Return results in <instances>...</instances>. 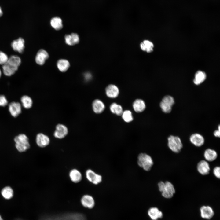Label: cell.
Here are the masks:
<instances>
[{
	"label": "cell",
	"mask_w": 220,
	"mask_h": 220,
	"mask_svg": "<svg viewBox=\"0 0 220 220\" xmlns=\"http://www.w3.org/2000/svg\"><path fill=\"white\" fill-rule=\"evenodd\" d=\"M220 126L219 125L218 127V130H215L214 133V135L216 137H220Z\"/></svg>",
	"instance_id": "d590c367"
},
{
	"label": "cell",
	"mask_w": 220,
	"mask_h": 220,
	"mask_svg": "<svg viewBox=\"0 0 220 220\" xmlns=\"http://www.w3.org/2000/svg\"><path fill=\"white\" fill-rule=\"evenodd\" d=\"M8 103L6 97L4 95H0V106H5L7 105Z\"/></svg>",
	"instance_id": "836d02e7"
},
{
	"label": "cell",
	"mask_w": 220,
	"mask_h": 220,
	"mask_svg": "<svg viewBox=\"0 0 220 220\" xmlns=\"http://www.w3.org/2000/svg\"><path fill=\"white\" fill-rule=\"evenodd\" d=\"M148 214L152 220H157L158 218H161L163 216L162 212L156 207L150 208L148 210Z\"/></svg>",
	"instance_id": "44dd1931"
},
{
	"label": "cell",
	"mask_w": 220,
	"mask_h": 220,
	"mask_svg": "<svg viewBox=\"0 0 220 220\" xmlns=\"http://www.w3.org/2000/svg\"><path fill=\"white\" fill-rule=\"evenodd\" d=\"M15 147L20 152H24L29 148L30 145L28 137L21 134L15 137L14 139Z\"/></svg>",
	"instance_id": "3957f363"
},
{
	"label": "cell",
	"mask_w": 220,
	"mask_h": 220,
	"mask_svg": "<svg viewBox=\"0 0 220 220\" xmlns=\"http://www.w3.org/2000/svg\"><path fill=\"white\" fill-rule=\"evenodd\" d=\"M92 105L93 111L97 114L102 112L105 108L104 103L101 100L98 99L95 100L93 101Z\"/></svg>",
	"instance_id": "ffe728a7"
},
{
	"label": "cell",
	"mask_w": 220,
	"mask_h": 220,
	"mask_svg": "<svg viewBox=\"0 0 220 220\" xmlns=\"http://www.w3.org/2000/svg\"><path fill=\"white\" fill-rule=\"evenodd\" d=\"M1 75H2V72H1V69H0V78L1 77Z\"/></svg>",
	"instance_id": "74e56055"
},
{
	"label": "cell",
	"mask_w": 220,
	"mask_h": 220,
	"mask_svg": "<svg viewBox=\"0 0 220 220\" xmlns=\"http://www.w3.org/2000/svg\"><path fill=\"white\" fill-rule=\"evenodd\" d=\"M189 139L191 142L197 147L202 146L204 143V137L198 133L192 134L190 136Z\"/></svg>",
	"instance_id": "5bb4252c"
},
{
	"label": "cell",
	"mask_w": 220,
	"mask_h": 220,
	"mask_svg": "<svg viewBox=\"0 0 220 220\" xmlns=\"http://www.w3.org/2000/svg\"><path fill=\"white\" fill-rule=\"evenodd\" d=\"M69 176L71 181L74 183H78L82 179V175L81 172L75 168L72 169L70 170Z\"/></svg>",
	"instance_id": "9a60e30c"
},
{
	"label": "cell",
	"mask_w": 220,
	"mask_h": 220,
	"mask_svg": "<svg viewBox=\"0 0 220 220\" xmlns=\"http://www.w3.org/2000/svg\"><path fill=\"white\" fill-rule=\"evenodd\" d=\"M13 189L9 186L4 187L1 191V194L3 197L7 200L12 198L13 196Z\"/></svg>",
	"instance_id": "4316f807"
},
{
	"label": "cell",
	"mask_w": 220,
	"mask_h": 220,
	"mask_svg": "<svg viewBox=\"0 0 220 220\" xmlns=\"http://www.w3.org/2000/svg\"><path fill=\"white\" fill-rule=\"evenodd\" d=\"M36 142L37 145L41 148H45L49 145L50 142L49 138L42 133L38 134L36 138Z\"/></svg>",
	"instance_id": "ba28073f"
},
{
	"label": "cell",
	"mask_w": 220,
	"mask_h": 220,
	"mask_svg": "<svg viewBox=\"0 0 220 220\" xmlns=\"http://www.w3.org/2000/svg\"><path fill=\"white\" fill-rule=\"evenodd\" d=\"M174 103V98L170 95H167L162 99L160 103V106L163 112L169 113L171 111L172 107Z\"/></svg>",
	"instance_id": "5b68a950"
},
{
	"label": "cell",
	"mask_w": 220,
	"mask_h": 220,
	"mask_svg": "<svg viewBox=\"0 0 220 220\" xmlns=\"http://www.w3.org/2000/svg\"><path fill=\"white\" fill-rule=\"evenodd\" d=\"M159 190L162 196L166 198H170L175 193V189L172 184L169 181H160L158 184Z\"/></svg>",
	"instance_id": "7a4b0ae2"
},
{
	"label": "cell",
	"mask_w": 220,
	"mask_h": 220,
	"mask_svg": "<svg viewBox=\"0 0 220 220\" xmlns=\"http://www.w3.org/2000/svg\"><path fill=\"white\" fill-rule=\"evenodd\" d=\"M11 46L14 51L22 53L25 48L24 40L22 38H19L12 42Z\"/></svg>",
	"instance_id": "9c48e42d"
},
{
	"label": "cell",
	"mask_w": 220,
	"mask_h": 220,
	"mask_svg": "<svg viewBox=\"0 0 220 220\" xmlns=\"http://www.w3.org/2000/svg\"><path fill=\"white\" fill-rule=\"evenodd\" d=\"M7 62L12 65L18 67L21 63V59L18 56L12 55L9 57L8 61Z\"/></svg>",
	"instance_id": "f546056e"
},
{
	"label": "cell",
	"mask_w": 220,
	"mask_h": 220,
	"mask_svg": "<svg viewBox=\"0 0 220 220\" xmlns=\"http://www.w3.org/2000/svg\"><path fill=\"white\" fill-rule=\"evenodd\" d=\"M137 163L138 166L145 171H149L153 165L152 157L145 153L139 154L137 157Z\"/></svg>",
	"instance_id": "6da1fadb"
},
{
	"label": "cell",
	"mask_w": 220,
	"mask_h": 220,
	"mask_svg": "<svg viewBox=\"0 0 220 220\" xmlns=\"http://www.w3.org/2000/svg\"><path fill=\"white\" fill-rule=\"evenodd\" d=\"M141 49L143 51L150 53L152 51L154 47L153 43L151 41L145 40L142 42L140 44Z\"/></svg>",
	"instance_id": "cb8c5ba5"
},
{
	"label": "cell",
	"mask_w": 220,
	"mask_h": 220,
	"mask_svg": "<svg viewBox=\"0 0 220 220\" xmlns=\"http://www.w3.org/2000/svg\"><path fill=\"white\" fill-rule=\"evenodd\" d=\"M122 115V118L126 122H130L133 120L132 113L130 110H126L123 112Z\"/></svg>",
	"instance_id": "1f68e13d"
},
{
	"label": "cell",
	"mask_w": 220,
	"mask_h": 220,
	"mask_svg": "<svg viewBox=\"0 0 220 220\" xmlns=\"http://www.w3.org/2000/svg\"><path fill=\"white\" fill-rule=\"evenodd\" d=\"M64 38L66 43L70 46L78 44L79 41L78 35L75 33H72L70 35H66Z\"/></svg>",
	"instance_id": "d6986e66"
},
{
	"label": "cell",
	"mask_w": 220,
	"mask_h": 220,
	"mask_svg": "<svg viewBox=\"0 0 220 220\" xmlns=\"http://www.w3.org/2000/svg\"><path fill=\"white\" fill-rule=\"evenodd\" d=\"M133 106L134 110L137 112H143L146 107L144 101L140 99L135 100L133 103Z\"/></svg>",
	"instance_id": "603a6c76"
},
{
	"label": "cell",
	"mask_w": 220,
	"mask_h": 220,
	"mask_svg": "<svg viewBox=\"0 0 220 220\" xmlns=\"http://www.w3.org/2000/svg\"><path fill=\"white\" fill-rule=\"evenodd\" d=\"M50 24L52 27L57 30L61 29L63 28L61 19L59 17H55L51 19Z\"/></svg>",
	"instance_id": "83f0119b"
},
{
	"label": "cell",
	"mask_w": 220,
	"mask_h": 220,
	"mask_svg": "<svg viewBox=\"0 0 220 220\" xmlns=\"http://www.w3.org/2000/svg\"><path fill=\"white\" fill-rule=\"evenodd\" d=\"M201 217L203 218L210 219L214 216V212L212 208L209 206H203L200 208Z\"/></svg>",
	"instance_id": "2e32d148"
},
{
	"label": "cell",
	"mask_w": 220,
	"mask_h": 220,
	"mask_svg": "<svg viewBox=\"0 0 220 220\" xmlns=\"http://www.w3.org/2000/svg\"><path fill=\"white\" fill-rule=\"evenodd\" d=\"M110 108L112 113L119 116L122 115L123 112L121 106L116 103H112L110 106Z\"/></svg>",
	"instance_id": "4dcf8cb0"
},
{
	"label": "cell",
	"mask_w": 220,
	"mask_h": 220,
	"mask_svg": "<svg viewBox=\"0 0 220 220\" xmlns=\"http://www.w3.org/2000/svg\"><path fill=\"white\" fill-rule=\"evenodd\" d=\"M204 156L207 161L212 162L216 159L218 154L215 150L207 148L204 152Z\"/></svg>",
	"instance_id": "7402d4cb"
},
{
	"label": "cell",
	"mask_w": 220,
	"mask_h": 220,
	"mask_svg": "<svg viewBox=\"0 0 220 220\" xmlns=\"http://www.w3.org/2000/svg\"><path fill=\"white\" fill-rule=\"evenodd\" d=\"M49 55L45 50L41 49L38 50L35 57L36 63L39 65H42L46 61L48 58Z\"/></svg>",
	"instance_id": "4fadbf2b"
},
{
	"label": "cell",
	"mask_w": 220,
	"mask_h": 220,
	"mask_svg": "<svg viewBox=\"0 0 220 220\" xmlns=\"http://www.w3.org/2000/svg\"><path fill=\"white\" fill-rule=\"evenodd\" d=\"M21 102L23 106L26 109H29L32 106L33 101L31 98L27 95H24L21 98Z\"/></svg>",
	"instance_id": "f1b7e54d"
},
{
	"label": "cell",
	"mask_w": 220,
	"mask_h": 220,
	"mask_svg": "<svg viewBox=\"0 0 220 220\" xmlns=\"http://www.w3.org/2000/svg\"><path fill=\"white\" fill-rule=\"evenodd\" d=\"M68 132V129L65 125L59 124L56 126L54 136L57 138L62 139L66 136Z\"/></svg>",
	"instance_id": "52a82bcc"
},
{
	"label": "cell",
	"mask_w": 220,
	"mask_h": 220,
	"mask_svg": "<svg viewBox=\"0 0 220 220\" xmlns=\"http://www.w3.org/2000/svg\"><path fill=\"white\" fill-rule=\"evenodd\" d=\"M168 146L173 152L178 153L183 147V144L180 138L178 136L170 135L167 139Z\"/></svg>",
	"instance_id": "277c9868"
},
{
	"label": "cell",
	"mask_w": 220,
	"mask_h": 220,
	"mask_svg": "<svg viewBox=\"0 0 220 220\" xmlns=\"http://www.w3.org/2000/svg\"><path fill=\"white\" fill-rule=\"evenodd\" d=\"M107 96L111 98L116 97L119 94V90L115 85L110 84L108 85L105 89Z\"/></svg>",
	"instance_id": "e0dca14e"
},
{
	"label": "cell",
	"mask_w": 220,
	"mask_h": 220,
	"mask_svg": "<svg viewBox=\"0 0 220 220\" xmlns=\"http://www.w3.org/2000/svg\"><path fill=\"white\" fill-rule=\"evenodd\" d=\"M9 57L4 52L0 51V64L4 65L8 61Z\"/></svg>",
	"instance_id": "d6a6232c"
},
{
	"label": "cell",
	"mask_w": 220,
	"mask_h": 220,
	"mask_svg": "<svg viewBox=\"0 0 220 220\" xmlns=\"http://www.w3.org/2000/svg\"><path fill=\"white\" fill-rule=\"evenodd\" d=\"M85 175L87 180L94 185H98L102 181V176L91 169L87 170L85 172Z\"/></svg>",
	"instance_id": "8992f818"
},
{
	"label": "cell",
	"mask_w": 220,
	"mask_h": 220,
	"mask_svg": "<svg viewBox=\"0 0 220 220\" xmlns=\"http://www.w3.org/2000/svg\"><path fill=\"white\" fill-rule=\"evenodd\" d=\"M70 66L68 61L66 60L61 59L57 62V66L60 71L62 72H66Z\"/></svg>",
	"instance_id": "484cf974"
},
{
	"label": "cell",
	"mask_w": 220,
	"mask_h": 220,
	"mask_svg": "<svg viewBox=\"0 0 220 220\" xmlns=\"http://www.w3.org/2000/svg\"><path fill=\"white\" fill-rule=\"evenodd\" d=\"M81 202L84 207L89 209L93 208L95 204L93 197L88 194H86L82 196L81 199Z\"/></svg>",
	"instance_id": "8fae6325"
},
{
	"label": "cell",
	"mask_w": 220,
	"mask_h": 220,
	"mask_svg": "<svg viewBox=\"0 0 220 220\" xmlns=\"http://www.w3.org/2000/svg\"><path fill=\"white\" fill-rule=\"evenodd\" d=\"M197 169L200 174L204 175L208 174L210 170L208 163L204 160H201L198 163Z\"/></svg>",
	"instance_id": "7c38bea8"
},
{
	"label": "cell",
	"mask_w": 220,
	"mask_h": 220,
	"mask_svg": "<svg viewBox=\"0 0 220 220\" xmlns=\"http://www.w3.org/2000/svg\"><path fill=\"white\" fill-rule=\"evenodd\" d=\"M8 109L11 115L13 117H16L21 112V105L19 102H12L9 104Z\"/></svg>",
	"instance_id": "30bf717a"
},
{
	"label": "cell",
	"mask_w": 220,
	"mask_h": 220,
	"mask_svg": "<svg viewBox=\"0 0 220 220\" xmlns=\"http://www.w3.org/2000/svg\"><path fill=\"white\" fill-rule=\"evenodd\" d=\"M0 220H3L1 216L0 215Z\"/></svg>",
	"instance_id": "f35d334b"
},
{
	"label": "cell",
	"mask_w": 220,
	"mask_h": 220,
	"mask_svg": "<svg viewBox=\"0 0 220 220\" xmlns=\"http://www.w3.org/2000/svg\"><path fill=\"white\" fill-rule=\"evenodd\" d=\"M206 77V74L204 72L198 71L195 74L193 82L196 85H200L204 81Z\"/></svg>",
	"instance_id": "d4e9b609"
},
{
	"label": "cell",
	"mask_w": 220,
	"mask_h": 220,
	"mask_svg": "<svg viewBox=\"0 0 220 220\" xmlns=\"http://www.w3.org/2000/svg\"><path fill=\"white\" fill-rule=\"evenodd\" d=\"M213 173L215 176L218 178L220 177V167L219 166L215 167L213 170Z\"/></svg>",
	"instance_id": "e575fe53"
},
{
	"label": "cell",
	"mask_w": 220,
	"mask_h": 220,
	"mask_svg": "<svg viewBox=\"0 0 220 220\" xmlns=\"http://www.w3.org/2000/svg\"><path fill=\"white\" fill-rule=\"evenodd\" d=\"M3 14V12L1 7H0V17H1Z\"/></svg>",
	"instance_id": "8d00e7d4"
},
{
	"label": "cell",
	"mask_w": 220,
	"mask_h": 220,
	"mask_svg": "<svg viewBox=\"0 0 220 220\" xmlns=\"http://www.w3.org/2000/svg\"><path fill=\"white\" fill-rule=\"evenodd\" d=\"M2 68L4 74L6 76H10L16 72L18 68L6 62L3 65Z\"/></svg>",
	"instance_id": "ac0fdd59"
}]
</instances>
